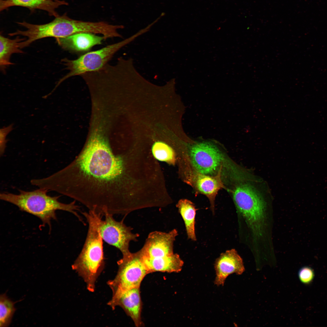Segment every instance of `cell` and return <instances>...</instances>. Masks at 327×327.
I'll list each match as a JSON object with an SVG mask.
<instances>
[{
  "label": "cell",
  "mask_w": 327,
  "mask_h": 327,
  "mask_svg": "<svg viewBox=\"0 0 327 327\" xmlns=\"http://www.w3.org/2000/svg\"><path fill=\"white\" fill-rule=\"evenodd\" d=\"M216 277L214 281L217 286H223L230 275H240L245 271L243 260L234 249L228 250L221 253L214 263Z\"/></svg>",
  "instance_id": "9c48e42d"
},
{
  "label": "cell",
  "mask_w": 327,
  "mask_h": 327,
  "mask_svg": "<svg viewBox=\"0 0 327 327\" xmlns=\"http://www.w3.org/2000/svg\"><path fill=\"white\" fill-rule=\"evenodd\" d=\"M48 191L43 188L30 191L19 190L18 194L1 193L0 199L17 206L22 211L37 216L42 221L43 225L47 224L50 228L51 221L57 219L56 211L58 210L71 213L83 222L76 212L79 210L80 207L76 204L75 200L68 204L62 203L58 200L59 196L48 195Z\"/></svg>",
  "instance_id": "7a4b0ae2"
},
{
  "label": "cell",
  "mask_w": 327,
  "mask_h": 327,
  "mask_svg": "<svg viewBox=\"0 0 327 327\" xmlns=\"http://www.w3.org/2000/svg\"><path fill=\"white\" fill-rule=\"evenodd\" d=\"M152 152L154 156L157 160L170 164H174L175 153L173 149L166 143L161 141L155 142L152 146Z\"/></svg>",
  "instance_id": "2e32d148"
},
{
  "label": "cell",
  "mask_w": 327,
  "mask_h": 327,
  "mask_svg": "<svg viewBox=\"0 0 327 327\" xmlns=\"http://www.w3.org/2000/svg\"><path fill=\"white\" fill-rule=\"evenodd\" d=\"M58 45L63 49L74 53L85 52L92 47L101 44L105 40L103 36L89 32H81L62 38H56Z\"/></svg>",
  "instance_id": "30bf717a"
},
{
  "label": "cell",
  "mask_w": 327,
  "mask_h": 327,
  "mask_svg": "<svg viewBox=\"0 0 327 327\" xmlns=\"http://www.w3.org/2000/svg\"><path fill=\"white\" fill-rule=\"evenodd\" d=\"M82 214L87 221L88 228L82 250L71 267L83 279L87 289L93 292L97 279L104 266L103 240L97 226L98 213L89 210Z\"/></svg>",
  "instance_id": "6da1fadb"
},
{
  "label": "cell",
  "mask_w": 327,
  "mask_h": 327,
  "mask_svg": "<svg viewBox=\"0 0 327 327\" xmlns=\"http://www.w3.org/2000/svg\"><path fill=\"white\" fill-rule=\"evenodd\" d=\"M65 5H68V3L64 0H0V11L12 7L20 6L27 8L31 11L36 9L44 11L50 16L56 17L59 15L56 9Z\"/></svg>",
  "instance_id": "8fae6325"
},
{
  "label": "cell",
  "mask_w": 327,
  "mask_h": 327,
  "mask_svg": "<svg viewBox=\"0 0 327 327\" xmlns=\"http://www.w3.org/2000/svg\"><path fill=\"white\" fill-rule=\"evenodd\" d=\"M118 270L113 279L107 284L111 289V299L107 303L113 310L121 295L130 289L140 287L145 276L149 274L142 260L139 251L123 256L117 262Z\"/></svg>",
  "instance_id": "277c9868"
},
{
  "label": "cell",
  "mask_w": 327,
  "mask_h": 327,
  "mask_svg": "<svg viewBox=\"0 0 327 327\" xmlns=\"http://www.w3.org/2000/svg\"><path fill=\"white\" fill-rule=\"evenodd\" d=\"M185 224L188 238L195 241V216L197 209L194 204L186 199L180 200L177 205Z\"/></svg>",
  "instance_id": "9a60e30c"
},
{
  "label": "cell",
  "mask_w": 327,
  "mask_h": 327,
  "mask_svg": "<svg viewBox=\"0 0 327 327\" xmlns=\"http://www.w3.org/2000/svg\"><path fill=\"white\" fill-rule=\"evenodd\" d=\"M221 168L217 175L210 176L200 173L198 175L196 184L197 189L209 199L211 210L214 213V200L218 191L224 187L221 179Z\"/></svg>",
  "instance_id": "4fadbf2b"
},
{
  "label": "cell",
  "mask_w": 327,
  "mask_h": 327,
  "mask_svg": "<svg viewBox=\"0 0 327 327\" xmlns=\"http://www.w3.org/2000/svg\"><path fill=\"white\" fill-rule=\"evenodd\" d=\"M233 199L237 210L255 237L262 236L266 219V203L259 192L250 183H240L235 187Z\"/></svg>",
  "instance_id": "3957f363"
},
{
  "label": "cell",
  "mask_w": 327,
  "mask_h": 327,
  "mask_svg": "<svg viewBox=\"0 0 327 327\" xmlns=\"http://www.w3.org/2000/svg\"><path fill=\"white\" fill-rule=\"evenodd\" d=\"M121 307L133 321L137 327L143 326L144 324L141 318L142 302L140 287L127 290L120 296L116 306Z\"/></svg>",
  "instance_id": "7c38bea8"
},
{
  "label": "cell",
  "mask_w": 327,
  "mask_h": 327,
  "mask_svg": "<svg viewBox=\"0 0 327 327\" xmlns=\"http://www.w3.org/2000/svg\"><path fill=\"white\" fill-rule=\"evenodd\" d=\"M137 36L135 34L121 41L88 52L75 59H62L61 61L69 72L59 80L54 89H55L62 82L69 78L101 69L108 63L117 51Z\"/></svg>",
  "instance_id": "5b68a950"
},
{
  "label": "cell",
  "mask_w": 327,
  "mask_h": 327,
  "mask_svg": "<svg viewBox=\"0 0 327 327\" xmlns=\"http://www.w3.org/2000/svg\"><path fill=\"white\" fill-rule=\"evenodd\" d=\"M299 278L303 284L307 285L310 284L313 280L315 273L313 270L310 267L305 266L302 267L298 272Z\"/></svg>",
  "instance_id": "ac0fdd59"
},
{
  "label": "cell",
  "mask_w": 327,
  "mask_h": 327,
  "mask_svg": "<svg viewBox=\"0 0 327 327\" xmlns=\"http://www.w3.org/2000/svg\"><path fill=\"white\" fill-rule=\"evenodd\" d=\"M178 235L174 229L168 233L155 231L150 233L139 251L146 267L177 259L179 255L174 253L173 243Z\"/></svg>",
  "instance_id": "8992f818"
},
{
  "label": "cell",
  "mask_w": 327,
  "mask_h": 327,
  "mask_svg": "<svg viewBox=\"0 0 327 327\" xmlns=\"http://www.w3.org/2000/svg\"><path fill=\"white\" fill-rule=\"evenodd\" d=\"M25 38H20L19 36L15 39H11L0 36V66L2 72H5V68L9 65L13 64L10 61L11 55L15 53H23L19 47V44L25 40Z\"/></svg>",
  "instance_id": "5bb4252c"
},
{
  "label": "cell",
  "mask_w": 327,
  "mask_h": 327,
  "mask_svg": "<svg viewBox=\"0 0 327 327\" xmlns=\"http://www.w3.org/2000/svg\"><path fill=\"white\" fill-rule=\"evenodd\" d=\"M192 163L199 173L207 174L213 173L220 165L221 154L215 146L206 142L194 145L190 152Z\"/></svg>",
  "instance_id": "ba28073f"
},
{
  "label": "cell",
  "mask_w": 327,
  "mask_h": 327,
  "mask_svg": "<svg viewBox=\"0 0 327 327\" xmlns=\"http://www.w3.org/2000/svg\"><path fill=\"white\" fill-rule=\"evenodd\" d=\"M112 214L105 212L103 216L98 213L97 219L98 229L103 240L119 250L122 256L130 253L129 245L131 241H136L139 235L132 232V229L126 226L123 221H118Z\"/></svg>",
  "instance_id": "52a82bcc"
},
{
  "label": "cell",
  "mask_w": 327,
  "mask_h": 327,
  "mask_svg": "<svg viewBox=\"0 0 327 327\" xmlns=\"http://www.w3.org/2000/svg\"><path fill=\"white\" fill-rule=\"evenodd\" d=\"M15 302L12 301L5 293L1 295L0 297V326L1 327L8 326L11 323L13 316L16 310Z\"/></svg>",
  "instance_id": "e0dca14e"
},
{
  "label": "cell",
  "mask_w": 327,
  "mask_h": 327,
  "mask_svg": "<svg viewBox=\"0 0 327 327\" xmlns=\"http://www.w3.org/2000/svg\"><path fill=\"white\" fill-rule=\"evenodd\" d=\"M13 124H12L7 127L1 128L0 130V154L3 155L6 147L8 140L6 139L7 135L13 129Z\"/></svg>",
  "instance_id": "d6986e66"
}]
</instances>
